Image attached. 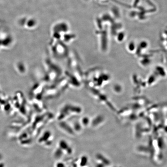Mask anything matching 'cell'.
Segmentation results:
<instances>
[{
    "mask_svg": "<svg viewBox=\"0 0 167 167\" xmlns=\"http://www.w3.org/2000/svg\"><path fill=\"white\" fill-rule=\"evenodd\" d=\"M82 108L79 105L73 103H66L60 108L58 111V118L63 119L71 114L81 113Z\"/></svg>",
    "mask_w": 167,
    "mask_h": 167,
    "instance_id": "obj_1",
    "label": "cell"
},
{
    "mask_svg": "<svg viewBox=\"0 0 167 167\" xmlns=\"http://www.w3.org/2000/svg\"><path fill=\"white\" fill-rule=\"evenodd\" d=\"M89 119L88 117H83L82 119L81 123L85 126H86L89 124Z\"/></svg>",
    "mask_w": 167,
    "mask_h": 167,
    "instance_id": "obj_2",
    "label": "cell"
}]
</instances>
